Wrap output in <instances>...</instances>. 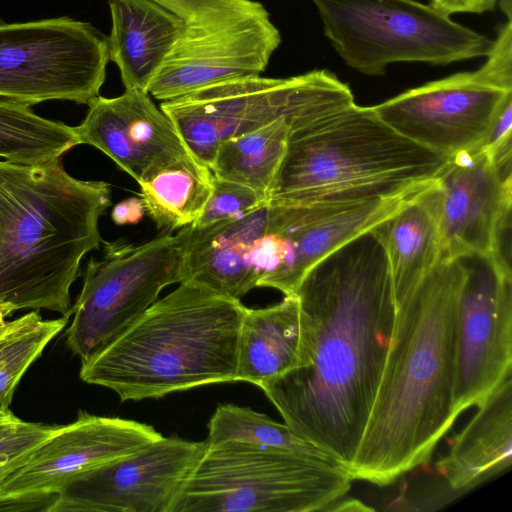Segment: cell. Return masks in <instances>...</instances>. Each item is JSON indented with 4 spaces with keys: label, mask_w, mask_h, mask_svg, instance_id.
I'll return each mask as SVG.
<instances>
[{
    "label": "cell",
    "mask_w": 512,
    "mask_h": 512,
    "mask_svg": "<svg viewBox=\"0 0 512 512\" xmlns=\"http://www.w3.org/2000/svg\"><path fill=\"white\" fill-rule=\"evenodd\" d=\"M463 260L440 261L394 297V322L370 416L349 467L378 486L426 464L459 416L454 407Z\"/></svg>",
    "instance_id": "obj_2"
},
{
    "label": "cell",
    "mask_w": 512,
    "mask_h": 512,
    "mask_svg": "<svg viewBox=\"0 0 512 512\" xmlns=\"http://www.w3.org/2000/svg\"><path fill=\"white\" fill-rule=\"evenodd\" d=\"M158 299L108 345L81 360L80 378L122 401L237 381L246 308L191 281Z\"/></svg>",
    "instance_id": "obj_4"
},
{
    "label": "cell",
    "mask_w": 512,
    "mask_h": 512,
    "mask_svg": "<svg viewBox=\"0 0 512 512\" xmlns=\"http://www.w3.org/2000/svg\"><path fill=\"white\" fill-rule=\"evenodd\" d=\"M110 205L108 183L74 178L62 158L0 160V303L72 314L70 288Z\"/></svg>",
    "instance_id": "obj_3"
},
{
    "label": "cell",
    "mask_w": 512,
    "mask_h": 512,
    "mask_svg": "<svg viewBox=\"0 0 512 512\" xmlns=\"http://www.w3.org/2000/svg\"><path fill=\"white\" fill-rule=\"evenodd\" d=\"M424 191L370 230L386 254L393 296L413 289L441 261V237Z\"/></svg>",
    "instance_id": "obj_23"
},
{
    "label": "cell",
    "mask_w": 512,
    "mask_h": 512,
    "mask_svg": "<svg viewBox=\"0 0 512 512\" xmlns=\"http://www.w3.org/2000/svg\"><path fill=\"white\" fill-rule=\"evenodd\" d=\"M5 417V412L0 410V419Z\"/></svg>",
    "instance_id": "obj_40"
},
{
    "label": "cell",
    "mask_w": 512,
    "mask_h": 512,
    "mask_svg": "<svg viewBox=\"0 0 512 512\" xmlns=\"http://www.w3.org/2000/svg\"><path fill=\"white\" fill-rule=\"evenodd\" d=\"M14 311L12 306L0 303V319L7 318Z\"/></svg>",
    "instance_id": "obj_37"
},
{
    "label": "cell",
    "mask_w": 512,
    "mask_h": 512,
    "mask_svg": "<svg viewBox=\"0 0 512 512\" xmlns=\"http://www.w3.org/2000/svg\"><path fill=\"white\" fill-rule=\"evenodd\" d=\"M108 37L69 17L0 24V97L32 106L48 100L88 104L99 95Z\"/></svg>",
    "instance_id": "obj_10"
},
{
    "label": "cell",
    "mask_w": 512,
    "mask_h": 512,
    "mask_svg": "<svg viewBox=\"0 0 512 512\" xmlns=\"http://www.w3.org/2000/svg\"><path fill=\"white\" fill-rule=\"evenodd\" d=\"M498 0H430V5L447 16L455 13L481 14L494 10Z\"/></svg>",
    "instance_id": "obj_33"
},
{
    "label": "cell",
    "mask_w": 512,
    "mask_h": 512,
    "mask_svg": "<svg viewBox=\"0 0 512 512\" xmlns=\"http://www.w3.org/2000/svg\"><path fill=\"white\" fill-rule=\"evenodd\" d=\"M162 436L145 423L80 411L75 421L58 425L7 473L0 482V504L46 501L50 506L55 494L77 475Z\"/></svg>",
    "instance_id": "obj_17"
},
{
    "label": "cell",
    "mask_w": 512,
    "mask_h": 512,
    "mask_svg": "<svg viewBox=\"0 0 512 512\" xmlns=\"http://www.w3.org/2000/svg\"><path fill=\"white\" fill-rule=\"evenodd\" d=\"M180 30L147 92L168 101L204 86L260 76L281 44L268 10L256 0H154Z\"/></svg>",
    "instance_id": "obj_8"
},
{
    "label": "cell",
    "mask_w": 512,
    "mask_h": 512,
    "mask_svg": "<svg viewBox=\"0 0 512 512\" xmlns=\"http://www.w3.org/2000/svg\"><path fill=\"white\" fill-rule=\"evenodd\" d=\"M183 279L177 235L169 232L143 244L104 241L100 259L86 265L83 286L71 312L66 336L70 350L84 360L119 336Z\"/></svg>",
    "instance_id": "obj_9"
},
{
    "label": "cell",
    "mask_w": 512,
    "mask_h": 512,
    "mask_svg": "<svg viewBox=\"0 0 512 512\" xmlns=\"http://www.w3.org/2000/svg\"><path fill=\"white\" fill-rule=\"evenodd\" d=\"M208 443L235 440L292 452L316 462L347 469L319 447L297 436L285 423L249 407L220 404L208 424Z\"/></svg>",
    "instance_id": "obj_27"
},
{
    "label": "cell",
    "mask_w": 512,
    "mask_h": 512,
    "mask_svg": "<svg viewBox=\"0 0 512 512\" xmlns=\"http://www.w3.org/2000/svg\"><path fill=\"white\" fill-rule=\"evenodd\" d=\"M108 4L109 59L117 65L125 89L147 92L177 39L180 20L154 0H108Z\"/></svg>",
    "instance_id": "obj_21"
},
{
    "label": "cell",
    "mask_w": 512,
    "mask_h": 512,
    "mask_svg": "<svg viewBox=\"0 0 512 512\" xmlns=\"http://www.w3.org/2000/svg\"><path fill=\"white\" fill-rule=\"evenodd\" d=\"M346 84L326 69L287 78L250 76L219 81L163 101L190 153L209 168L218 146L281 116L338 97Z\"/></svg>",
    "instance_id": "obj_11"
},
{
    "label": "cell",
    "mask_w": 512,
    "mask_h": 512,
    "mask_svg": "<svg viewBox=\"0 0 512 512\" xmlns=\"http://www.w3.org/2000/svg\"><path fill=\"white\" fill-rule=\"evenodd\" d=\"M480 148L502 177H512V96L503 103Z\"/></svg>",
    "instance_id": "obj_31"
},
{
    "label": "cell",
    "mask_w": 512,
    "mask_h": 512,
    "mask_svg": "<svg viewBox=\"0 0 512 512\" xmlns=\"http://www.w3.org/2000/svg\"><path fill=\"white\" fill-rule=\"evenodd\" d=\"M300 345V307L296 294L272 306L244 313L238 341L237 381L259 388L292 369Z\"/></svg>",
    "instance_id": "obj_22"
},
{
    "label": "cell",
    "mask_w": 512,
    "mask_h": 512,
    "mask_svg": "<svg viewBox=\"0 0 512 512\" xmlns=\"http://www.w3.org/2000/svg\"><path fill=\"white\" fill-rule=\"evenodd\" d=\"M423 198L439 229L441 261L478 255L512 275V178L502 177L483 149L451 156Z\"/></svg>",
    "instance_id": "obj_12"
},
{
    "label": "cell",
    "mask_w": 512,
    "mask_h": 512,
    "mask_svg": "<svg viewBox=\"0 0 512 512\" xmlns=\"http://www.w3.org/2000/svg\"><path fill=\"white\" fill-rule=\"evenodd\" d=\"M485 57L476 70L478 75L491 85L512 91V20L500 28Z\"/></svg>",
    "instance_id": "obj_32"
},
{
    "label": "cell",
    "mask_w": 512,
    "mask_h": 512,
    "mask_svg": "<svg viewBox=\"0 0 512 512\" xmlns=\"http://www.w3.org/2000/svg\"><path fill=\"white\" fill-rule=\"evenodd\" d=\"M352 481L347 469L285 450L208 443L170 512H327Z\"/></svg>",
    "instance_id": "obj_6"
},
{
    "label": "cell",
    "mask_w": 512,
    "mask_h": 512,
    "mask_svg": "<svg viewBox=\"0 0 512 512\" xmlns=\"http://www.w3.org/2000/svg\"><path fill=\"white\" fill-rule=\"evenodd\" d=\"M13 320L8 321L6 318L0 319V337L12 326Z\"/></svg>",
    "instance_id": "obj_38"
},
{
    "label": "cell",
    "mask_w": 512,
    "mask_h": 512,
    "mask_svg": "<svg viewBox=\"0 0 512 512\" xmlns=\"http://www.w3.org/2000/svg\"><path fill=\"white\" fill-rule=\"evenodd\" d=\"M512 91L459 72L407 90L378 105L376 115L401 136L451 157L480 148Z\"/></svg>",
    "instance_id": "obj_16"
},
{
    "label": "cell",
    "mask_w": 512,
    "mask_h": 512,
    "mask_svg": "<svg viewBox=\"0 0 512 512\" xmlns=\"http://www.w3.org/2000/svg\"><path fill=\"white\" fill-rule=\"evenodd\" d=\"M372 508L361 503L359 500L354 498L341 497L335 501L328 509L327 512H352V511H371Z\"/></svg>",
    "instance_id": "obj_35"
},
{
    "label": "cell",
    "mask_w": 512,
    "mask_h": 512,
    "mask_svg": "<svg viewBox=\"0 0 512 512\" xmlns=\"http://www.w3.org/2000/svg\"><path fill=\"white\" fill-rule=\"evenodd\" d=\"M266 202L253 189L214 176L213 187L207 204L198 220L191 225L205 226L236 217Z\"/></svg>",
    "instance_id": "obj_29"
},
{
    "label": "cell",
    "mask_w": 512,
    "mask_h": 512,
    "mask_svg": "<svg viewBox=\"0 0 512 512\" xmlns=\"http://www.w3.org/2000/svg\"><path fill=\"white\" fill-rule=\"evenodd\" d=\"M465 428L449 439V450L435 463L457 493L468 492L512 465V376L479 405Z\"/></svg>",
    "instance_id": "obj_20"
},
{
    "label": "cell",
    "mask_w": 512,
    "mask_h": 512,
    "mask_svg": "<svg viewBox=\"0 0 512 512\" xmlns=\"http://www.w3.org/2000/svg\"><path fill=\"white\" fill-rule=\"evenodd\" d=\"M295 366L260 388L300 438L349 471L376 397L395 306L387 257L368 231L303 278Z\"/></svg>",
    "instance_id": "obj_1"
},
{
    "label": "cell",
    "mask_w": 512,
    "mask_h": 512,
    "mask_svg": "<svg viewBox=\"0 0 512 512\" xmlns=\"http://www.w3.org/2000/svg\"><path fill=\"white\" fill-rule=\"evenodd\" d=\"M267 213L268 202L209 225L180 228L176 235L182 248V282L237 300L257 287L252 258L265 233Z\"/></svg>",
    "instance_id": "obj_19"
},
{
    "label": "cell",
    "mask_w": 512,
    "mask_h": 512,
    "mask_svg": "<svg viewBox=\"0 0 512 512\" xmlns=\"http://www.w3.org/2000/svg\"><path fill=\"white\" fill-rule=\"evenodd\" d=\"M18 418L14 415L10 418L0 419V430L5 427L8 423L17 420Z\"/></svg>",
    "instance_id": "obj_39"
},
{
    "label": "cell",
    "mask_w": 512,
    "mask_h": 512,
    "mask_svg": "<svg viewBox=\"0 0 512 512\" xmlns=\"http://www.w3.org/2000/svg\"><path fill=\"white\" fill-rule=\"evenodd\" d=\"M501 10L506 14L507 20L511 19V0H498Z\"/></svg>",
    "instance_id": "obj_36"
},
{
    "label": "cell",
    "mask_w": 512,
    "mask_h": 512,
    "mask_svg": "<svg viewBox=\"0 0 512 512\" xmlns=\"http://www.w3.org/2000/svg\"><path fill=\"white\" fill-rule=\"evenodd\" d=\"M58 425L25 422L19 418L0 430V482Z\"/></svg>",
    "instance_id": "obj_30"
},
{
    "label": "cell",
    "mask_w": 512,
    "mask_h": 512,
    "mask_svg": "<svg viewBox=\"0 0 512 512\" xmlns=\"http://www.w3.org/2000/svg\"><path fill=\"white\" fill-rule=\"evenodd\" d=\"M428 187L389 198L268 203L260 246L269 272L262 287L277 289L284 296L295 294L317 263L398 212Z\"/></svg>",
    "instance_id": "obj_13"
},
{
    "label": "cell",
    "mask_w": 512,
    "mask_h": 512,
    "mask_svg": "<svg viewBox=\"0 0 512 512\" xmlns=\"http://www.w3.org/2000/svg\"><path fill=\"white\" fill-rule=\"evenodd\" d=\"M71 314L42 320L37 312L15 320L0 337V410L8 411L15 389L47 344L65 328Z\"/></svg>",
    "instance_id": "obj_28"
},
{
    "label": "cell",
    "mask_w": 512,
    "mask_h": 512,
    "mask_svg": "<svg viewBox=\"0 0 512 512\" xmlns=\"http://www.w3.org/2000/svg\"><path fill=\"white\" fill-rule=\"evenodd\" d=\"M146 212L142 198L131 197L118 202L111 211L112 220L118 225L136 224Z\"/></svg>",
    "instance_id": "obj_34"
},
{
    "label": "cell",
    "mask_w": 512,
    "mask_h": 512,
    "mask_svg": "<svg viewBox=\"0 0 512 512\" xmlns=\"http://www.w3.org/2000/svg\"><path fill=\"white\" fill-rule=\"evenodd\" d=\"M287 118L222 142L210 166L213 175L245 185L267 201L286 150Z\"/></svg>",
    "instance_id": "obj_25"
},
{
    "label": "cell",
    "mask_w": 512,
    "mask_h": 512,
    "mask_svg": "<svg viewBox=\"0 0 512 512\" xmlns=\"http://www.w3.org/2000/svg\"><path fill=\"white\" fill-rule=\"evenodd\" d=\"M79 144L73 127L43 118L27 104L0 100V157L6 161L41 165Z\"/></svg>",
    "instance_id": "obj_26"
},
{
    "label": "cell",
    "mask_w": 512,
    "mask_h": 512,
    "mask_svg": "<svg viewBox=\"0 0 512 512\" xmlns=\"http://www.w3.org/2000/svg\"><path fill=\"white\" fill-rule=\"evenodd\" d=\"M207 440L160 437L69 481L49 512H170Z\"/></svg>",
    "instance_id": "obj_14"
},
{
    "label": "cell",
    "mask_w": 512,
    "mask_h": 512,
    "mask_svg": "<svg viewBox=\"0 0 512 512\" xmlns=\"http://www.w3.org/2000/svg\"><path fill=\"white\" fill-rule=\"evenodd\" d=\"M345 64L379 76L390 64L449 65L485 57L492 41L416 0H311Z\"/></svg>",
    "instance_id": "obj_7"
},
{
    "label": "cell",
    "mask_w": 512,
    "mask_h": 512,
    "mask_svg": "<svg viewBox=\"0 0 512 512\" xmlns=\"http://www.w3.org/2000/svg\"><path fill=\"white\" fill-rule=\"evenodd\" d=\"M462 286L454 386L458 415L479 406L512 376V276L500 273L489 258H461Z\"/></svg>",
    "instance_id": "obj_15"
},
{
    "label": "cell",
    "mask_w": 512,
    "mask_h": 512,
    "mask_svg": "<svg viewBox=\"0 0 512 512\" xmlns=\"http://www.w3.org/2000/svg\"><path fill=\"white\" fill-rule=\"evenodd\" d=\"M87 105L84 120L73 127L80 144L102 151L138 183L192 155L146 91L130 88L113 98L98 95Z\"/></svg>",
    "instance_id": "obj_18"
},
{
    "label": "cell",
    "mask_w": 512,
    "mask_h": 512,
    "mask_svg": "<svg viewBox=\"0 0 512 512\" xmlns=\"http://www.w3.org/2000/svg\"><path fill=\"white\" fill-rule=\"evenodd\" d=\"M448 156L394 131L356 104L289 126L286 150L268 195L271 204L389 198L426 188Z\"/></svg>",
    "instance_id": "obj_5"
},
{
    "label": "cell",
    "mask_w": 512,
    "mask_h": 512,
    "mask_svg": "<svg viewBox=\"0 0 512 512\" xmlns=\"http://www.w3.org/2000/svg\"><path fill=\"white\" fill-rule=\"evenodd\" d=\"M211 169L193 155L138 183L146 212L157 228L174 230L195 223L213 187Z\"/></svg>",
    "instance_id": "obj_24"
}]
</instances>
